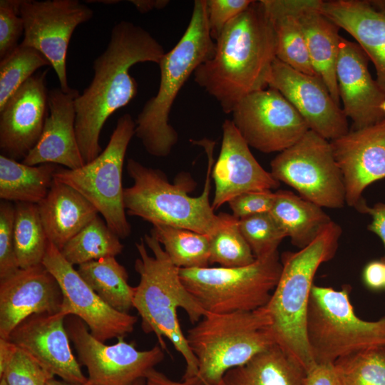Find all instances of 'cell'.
Instances as JSON below:
<instances>
[{"label": "cell", "mask_w": 385, "mask_h": 385, "mask_svg": "<svg viewBox=\"0 0 385 385\" xmlns=\"http://www.w3.org/2000/svg\"><path fill=\"white\" fill-rule=\"evenodd\" d=\"M135 125L130 114L121 115L108 145L97 158L77 169L58 168L53 176L55 180L72 187L86 197L120 239L131 232L123 203L122 174Z\"/></svg>", "instance_id": "10"}, {"label": "cell", "mask_w": 385, "mask_h": 385, "mask_svg": "<svg viewBox=\"0 0 385 385\" xmlns=\"http://www.w3.org/2000/svg\"><path fill=\"white\" fill-rule=\"evenodd\" d=\"M138 257L134 268L139 275L135 287L133 308L141 318L145 333H154L158 344L166 350L164 338L173 344L185 361L182 379L196 378L197 362L182 332L177 309H183L192 324L206 312L187 290L180 280L179 268L170 260L160 243L150 234H145L135 243Z\"/></svg>", "instance_id": "3"}, {"label": "cell", "mask_w": 385, "mask_h": 385, "mask_svg": "<svg viewBox=\"0 0 385 385\" xmlns=\"http://www.w3.org/2000/svg\"><path fill=\"white\" fill-rule=\"evenodd\" d=\"M46 385H88V383L86 384H74V383H70L65 381L63 380H57L54 378L50 379Z\"/></svg>", "instance_id": "50"}, {"label": "cell", "mask_w": 385, "mask_h": 385, "mask_svg": "<svg viewBox=\"0 0 385 385\" xmlns=\"http://www.w3.org/2000/svg\"><path fill=\"white\" fill-rule=\"evenodd\" d=\"M17 346L9 339L0 338V375L14 355Z\"/></svg>", "instance_id": "48"}, {"label": "cell", "mask_w": 385, "mask_h": 385, "mask_svg": "<svg viewBox=\"0 0 385 385\" xmlns=\"http://www.w3.org/2000/svg\"><path fill=\"white\" fill-rule=\"evenodd\" d=\"M238 226L255 258L277 252L286 234L270 212L238 219Z\"/></svg>", "instance_id": "38"}, {"label": "cell", "mask_w": 385, "mask_h": 385, "mask_svg": "<svg viewBox=\"0 0 385 385\" xmlns=\"http://www.w3.org/2000/svg\"><path fill=\"white\" fill-rule=\"evenodd\" d=\"M42 264L61 287L63 302L60 312L66 317L73 315L81 319L96 339L102 342L118 339L133 331L138 317L118 312L106 304L49 241Z\"/></svg>", "instance_id": "15"}, {"label": "cell", "mask_w": 385, "mask_h": 385, "mask_svg": "<svg viewBox=\"0 0 385 385\" xmlns=\"http://www.w3.org/2000/svg\"><path fill=\"white\" fill-rule=\"evenodd\" d=\"M79 94L74 88L68 92H64L60 87L48 91L49 114L39 140L21 161L23 163L28 165L52 163L71 170L85 164L75 128V101Z\"/></svg>", "instance_id": "23"}, {"label": "cell", "mask_w": 385, "mask_h": 385, "mask_svg": "<svg viewBox=\"0 0 385 385\" xmlns=\"http://www.w3.org/2000/svg\"><path fill=\"white\" fill-rule=\"evenodd\" d=\"M343 175L346 203L359 210L362 193L374 182L385 178V118L371 125L351 130L330 140Z\"/></svg>", "instance_id": "17"}, {"label": "cell", "mask_w": 385, "mask_h": 385, "mask_svg": "<svg viewBox=\"0 0 385 385\" xmlns=\"http://www.w3.org/2000/svg\"><path fill=\"white\" fill-rule=\"evenodd\" d=\"M133 4L138 11L142 14L147 13L154 9H162L168 3L166 0H131L129 1Z\"/></svg>", "instance_id": "49"}, {"label": "cell", "mask_w": 385, "mask_h": 385, "mask_svg": "<svg viewBox=\"0 0 385 385\" xmlns=\"http://www.w3.org/2000/svg\"><path fill=\"white\" fill-rule=\"evenodd\" d=\"M384 286H385V274H384Z\"/></svg>", "instance_id": "54"}, {"label": "cell", "mask_w": 385, "mask_h": 385, "mask_svg": "<svg viewBox=\"0 0 385 385\" xmlns=\"http://www.w3.org/2000/svg\"><path fill=\"white\" fill-rule=\"evenodd\" d=\"M385 263L380 260L369 262L363 270V280L370 289L378 291L384 286Z\"/></svg>", "instance_id": "46"}, {"label": "cell", "mask_w": 385, "mask_h": 385, "mask_svg": "<svg viewBox=\"0 0 385 385\" xmlns=\"http://www.w3.org/2000/svg\"><path fill=\"white\" fill-rule=\"evenodd\" d=\"M262 1L275 31L276 58L299 72L317 76L311 62L297 15L301 0H262Z\"/></svg>", "instance_id": "29"}, {"label": "cell", "mask_w": 385, "mask_h": 385, "mask_svg": "<svg viewBox=\"0 0 385 385\" xmlns=\"http://www.w3.org/2000/svg\"><path fill=\"white\" fill-rule=\"evenodd\" d=\"M77 271L88 286L114 309L128 313L133 308L135 287L128 284V272L115 257L80 265Z\"/></svg>", "instance_id": "31"}, {"label": "cell", "mask_w": 385, "mask_h": 385, "mask_svg": "<svg viewBox=\"0 0 385 385\" xmlns=\"http://www.w3.org/2000/svg\"><path fill=\"white\" fill-rule=\"evenodd\" d=\"M51 66L35 48L22 44L0 61V108L41 67Z\"/></svg>", "instance_id": "36"}, {"label": "cell", "mask_w": 385, "mask_h": 385, "mask_svg": "<svg viewBox=\"0 0 385 385\" xmlns=\"http://www.w3.org/2000/svg\"><path fill=\"white\" fill-rule=\"evenodd\" d=\"M63 294L54 276L41 263L19 268L0 279V338L34 314L61 311Z\"/></svg>", "instance_id": "20"}, {"label": "cell", "mask_w": 385, "mask_h": 385, "mask_svg": "<svg viewBox=\"0 0 385 385\" xmlns=\"http://www.w3.org/2000/svg\"><path fill=\"white\" fill-rule=\"evenodd\" d=\"M120 237L97 215L63 247V257L72 265H80L107 257H115L123 250Z\"/></svg>", "instance_id": "32"}, {"label": "cell", "mask_w": 385, "mask_h": 385, "mask_svg": "<svg viewBox=\"0 0 385 385\" xmlns=\"http://www.w3.org/2000/svg\"><path fill=\"white\" fill-rule=\"evenodd\" d=\"M53 378V374L18 347L0 375L7 385H46Z\"/></svg>", "instance_id": "39"}, {"label": "cell", "mask_w": 385, "mask_h": 385, "mask_svg": "<svg viewBox=\"0 0 385 385\" xmlns=\"http://www.w3.org/2000/svg\"><path fill=\"white\" fill-rule=\"evenodd\" d=\"M275 199L272 190L250 191L237 195L228 202L232 215L237 218L268 212Z\"/></svg>", "instance_id": "43"}, {"label": "cell", "mask_w": 385, "mask_h": 385, "mask_svg": "<svg viewBox=\"0 0 385 385\" xmlns=\"http://www.w3.org/2000/svg\"><path fill=\"white\" fill-rule=\"evenodd\" d=\"M231 113L247 145L265 153L286 150L309 130L295 108L269 87L245 96Z\"/></svg>", "instance_id": "13"}, {"label": "cell", "mask_w": 385, "mask_h": 385, "mask_svg": "<svg viewBox=\"0 0 385 385\" xmlns=\"http://www.w3.org/2000/svg\"><path fill=\"white\" fill-rule=\"evenodd\" d=\"M47 73L33 75L0 108L1 155L23 160L39 140L48 115Z\"/></svg>", "instance_id": "18"}, {"label": "cell", "mask_w": 385, "mask_h": 385, "mask_svg": "<svg viewBox=\"0 0 385 385\" xmlns=\"http://www.w3.org/2000/svg\"><path fill=\"white\" fill-rule=\"evenodd\" d=\"M359 212L371 216L372 222L368 225V230L380 237L385 249V202H378L372 207L365 203ZM381 260L385 263V253Z\"/></svg>", "instance_id": "45"}, {"label": "cell", "mask_w": 385, "mask_h": 385, "mask_svg": "<svg viewBox=\"0 0 385 385\" xmlns=\"http://www.w3.org/2000/svg\"><path fill=\"white\" fill-rule=\"evenodd\" d=\"M146 385H201L196 378L175 381L155 368L150 370L145 377Z\"/></svg>", "instance_id": "47"}, {"label": "cell", "mask_w": 385, "mask_h": 385, "mask_svg": "<svg viewBox=\"0 0 385 385\" xmlns=\"http://www.w3.org/2000/svg\"><path fill=\"white\" fill-rule=\"evenodd\" d=\"M132 385H146L145 378L138 379L135 381Z\"/></svg>", "instance_id": "51"}, {"label": "cell", "mask_w": 385, "mask_h": 385, "mask_svg": "<svg viewBox=\"0 0 385 385\" xmlns=\"http://www.w3.org/2000/svg\"><path fill=\"white\" fill-rule=\"evenodd\" d=\"M368 61L357 43L341 37L336 76L342 111L351 120L352 130L371 125L385 118L380 108L385 93L372 78Z\"/></svg>", "instance_id": "22"}, {"label": "cell", "mask_w": 385, "mask_h": 385, "mask_svg": "<svg viewBox=\"0 0 385 385\" xmlns=\"http://www.w3.org/2000/svg\"><path fill=\"white\" fill-rule=\"evenodd\" d=\"M306 370L277 344L228 370L218 385H305Z\"/></svg>", "instance_id": "27"}, {"label": "cell", "mask_w": 385, "mask_h": 385, "mask_svg": "<svg viewBox=\"0 0 385 385\" xmlns=\"http://www.w3.org/2000/svg\"><path fill=\"white\" fill-rule=\"evenodd\" d=\"M38 205L48 240L60 251L99 214L77 190L54 179L46 197Z\"/></svg>", "instance_id": "26"}, {"label": "cell", "mask_w": 385, "mask_h": 385, "mask_svg": "<svg viewBox=\"0 0 385 385\" xmlns=\"http://www.w3.org/2000/svg\"><path fill=\"white\" fill-rule=\"evenodd\" d=\"M14 244L18 264L24 269L41 264L48 240L41 222L38 204L16 202Z\"/></svg>", "instance_id": "34"}, {"label": "cell", "mask_w": 385, "mask_h": 385, "mask_svg": "<svg viewBox=\"0 0 385 385\" xmlns=\"http://www.w3.org/2000/svg\"><path fill=\"white\" fill-rule=\"evenodd\" d=\"M270 212L299 250L311 244L332 221L322 207L284 190L275 192Z\"/></svg>", "instance_id": "28"}, {"label": "cell", "mask_w": 385, "mask_h": 385, "mask_svg": "<svg viewBox=\"0 0 385 385\" xmlns=\"http://www.w3.org/2000/svg\"><path fill=\"white\" fill-rule=\"evenodd\" d=\"M256 258L238 226V219L210 236V264L220 267H237L247 266Z\"/></svg>", "instance_id": "37"}, {"label": "cell", "mask_w": 385, "mask_h": 385, "mask_svg": "<svg viewBox=\"0 0 385 385\" xmlns=\"http://www.w3.org/2000/svg\"><path fill=\"white\" fill-rule=\"evenodd\" d=\"M21 1H0V60L19 46V39L24 32V21L20 16Z\"/></svg>", "instance_id": "41"}, {"label": "cell", "mask_w": 385, "mask_h": 385, "mask_svg": "<svg viewBox=\"0 0 385 385\" xmlns=\"http://www.w3.org/2000/svg\"><path fill=\"white\" fill-rule=\"evenodd\" d=\"M252 2V0H206L207 23L212 39L216 40L225 26Z\"/></svg>", "instance_id": "42"}, {"label": "cell", "mask_w": 385, "mask_h": 385, "mask_svg": "<svg viewBox=\"0 0 385 385\" xmlns=\"http://www.w3.org/2000/svg\"><path fill=\"white\" fill-rule=\"evenodd\" d=\"M201 144L206 148L208 164L202 192L197 197L189 195L195 183L189 174L181 173L170 183L160 170L147 167L129 158L126 170L133 184L123 189L125 211L153 225H163L189 230L211 236L230 223L232 215H216L210 202L213 143Z\"/></svg>", "instance_id": "4"}, {"label": "cell", "mask_w": 385, "mask_h": 385, "mask_svg": "<svg viewBox=\"0 0 385 385\" xmlns=\"http://www.w3.org/2000/svg\"><path fill=\"white\" fill-rule=\"evenodd\" d=\"M349 286L313 285L307 313V336L316 364H334L344 356L385 346V315L376 321L357 317Z\"/></svg>", "instance_id": "8"}, {"label": "cell", "mask_w": 385, "mask_h": 385, "mask_svg": "<svg viewBox=\"0 0 385 385\" xmlns=\"http://www.w3.org/2000/svg\"><path fill=\"white\" fill-rule=\"evenodd\" d=\"M380 108L382 111V112L385 114V100L381 104Z\"/></svg>", "instance_id": "52"}, {"label": "cell", "mask_w": 385, "mask_h": 385, "mask_svg": "<svg viewBox=\"0 0 385 385\" xmlns=\"http://www.w3.org/2000/svg\"><path fill=\"white\" fill-rule=\"evenodd\" d=\"M277 38L262 0L230 21L215 40L212 58L194 72L195 83L231 113L245 96L268 87Z\"/></svg>", "instance_id": "2"}, {"label": "cell", "mask_w": 385, "mask_h": 385, "mask_svg": "<svg viewBox=\"0 0 385 385\" xmlns=\"http://www.w3.org/2000/svg\"><path fill=\"white\" fill-rule=\"evenodd\" d=\"M66 317L61 312L32 314L15 327L9 339L53 376L86 384L88 378L71 349Z\"/></svg>", "instance_id": "19"}, {"label": "cell", "mask_w": 385, "mask_h": 385, "mask_svg": "<svg viewBox=\"0 0 385 385\" xmlns=\"http://www.w3.org/2000/svg\"><path fill=\"white\" fill-rule=\"evenodd\" d=\"M266 307L249 312H206L185 336L201 385H218L228 370L276 344Z\"/></svg>", "instance_id": "7"}, {"label": "cell", "mask_w": 385, "mask_h": 385, "mask_svg": "<svg viewBox=\"0 0 385 385\" xmlns=\"http://www.w3.org/2000/svg\"><path fill=\"white\" fill-rule=\"evenodd\" d=\"M342 230L333 220L308 246L282 254L281 274L265 306L276 344L306 370L316 364L307 336V313L313 281L319 266L332 260Z\"/></svg>", "instance_id": "5"}, {"label": "cell", "mask_w": 385, "mask_h": 385, "mask_svg": "<svg viewBox=\"0 0 385 385\" xmlns=\"http://www.w3.org/2000/svg\"><path fill=\"white\" fill-rule=\"evenodd\" d=\"M150 234L163 245L170 260L177 267H208L210 236L163 225H153Z\"/></svg>", "instance_id": "33"}, {"label": "cell", "mask_w": 385, "mask_h": 385, "mask_svg": "<svg viewBox=\"0 0 385 385\" xmlns=\"http://www.w3.org/2000/svg\"><path fill=\"white\" fill-rule=\"evenodd\" d=\"M282 269L277 252L243 267L179 268V275L206 312L223 314L265 307Z\"/></svg>", "instance_id": "9"}, {"label": "cell", "mask_w": 385, "mask_h": 385, "mask_svg": "<svg viewBox=\"0 0 385 385\" xmlns=\"http://www.w3.org/2000/svg\"><path fill=\"white\" fill-rule=\"evenodd\" d=\"M15 207L11 202H0V279L16 272L20 267L16 257L14 225Z\"/></svg>", "instance_id": "40"}, {"label": "cell", "mask_w": 385, "mask_h": 385, "mask_svg": "<svg viewBox=\"0 0 385 385\" xmlns=\"http://www.w3.org/2000/svg\"><path fill=\"white\" fill-rule=\"evenodd\" d=\"M215 49L206 0H196L184 34L158 63L160 80L156 95L144 104L135 120V135L150 155L166 157L176 145L178 135L169 121L171 108L190 75L212 58Z\"/></svg>", "instance_id": "6"}, {"label": "cell", "mask_w": 385, "mask_h": 385, "mask_svg": "<svg viewBox=\"0 0 385 385\" xmlns=\"http://www.w3.org/2000/svg\"><path fill=\"white\" fill-rule=\"evenodd\" d=\"M322 0H301L298 18L314 69L340 106L336 65L341 37L339 27L322 14Z\"/></svg>", "instance_id": "25"}, {"label": "cell", "mask_w": 385, "mask_h": 385, "mask_svg": "<svg viewBox=\"0 0 385 385\" xmlns=\"http://www.w3.org/2000/svg\"><path fill=\"white\" fill-rule=\"evenodd\" d=\"M298 111L309 130L328 140L347 133V118L322 79L299 72L277 58L267 81Z\"/></svg>", "instance_id": "16"}, {"label": "cell", "mask_w": 385, "mask_h": 385, "mask_svg": "<svg viewBox=\"0 0 385 385\" xmlns=\"http://www.w3.org/2000/svg\"><path fill=\"white\" fill-rule=\"evenodd\" d=\"M270 167L277 180L322 208L338 209L346 203L343 175L330 140L313 130H309L296 143L279 153Z\"/></svg>", "instance_id": "11"}, {"label": "cell", "mask_w": 385, "mask_h": 385, "mask_svg": "<svg viewBox=\"0 0 385 385\" xmlns=\"http://www.w3.org/2000/svg\"><path fill=\"white\" fill-rule=\"evenodd\" d=\"M65 326L80 361L87 369L88 385H132L145 378L165 356L159 344L140 351L124 337L113 344H106L96 339L76 316L66 317Z\"/></svg>", "instance_id": "12"}, {"label": "cell", "mask_w": 385, "mask_h": 385, "mask_svg": "<svg viewBox=\"0 0 385 385\" xmlns=\"http://www.w3.org/2000/svg\"><path fill=\"white\" fill-rule=\"evenodd\" d=\"M305 385H342L333 364H316L306 373Z\"/></svg>", "instance_id": "44"}, {"label": "cell", "mask_w": 385, "mask_h": 385, "mask_svg": "<svg viewBox=\"0 0 385 385\" xmlns=\"http://www.w3.org/2000/svg\"><path fill=\"white\" fill-rule=\"evenodd\" d=\"M0 385H7L4 379H0Z\"/></svg>", "instance_id": "53"}, {"label": "cell", "mask_w": 385, "mask_h": 385, "mask_svg": "<svg viewBox=\"0 0 385 385\" xmlns=\"http://www.w3.org/2000/svg\"><path fill=\"white\" fill-rule=\"evenodd\" d=\"M162 45L140 26L120 21L112 29L105 51L93 63V76L76 98V133L85 164L103 151L99 143L108 118L137 95L138 83L130 74L136 63H159Z\"/></svg>", "instance_id": "1"}, {"label": "cell", "mask_w": 385, "mask_h": 385, "mask_svg": "<svg viewBox=\"0 0 385 385\" xmlns=\"http://www.w3.org/2000/svg\"><path fill=\"white\" fill-rule=\"evenodd\" d=\"M58 168L52 163L28 165L1 155V200L39 204L46 197Z\"/></svg>", "instance_id": "30"}, {"label": "cell", "mask_w": 385, "mask_h": 385, "mask_svg": "<svg viewBox=\"0 0 385 385\" xmlns=\"http://www.w3.org/2000/svg\"><path fill=\"white\" fill-rule=\"evenodd\" d=\"M333 365L342 385H385V346L344 356Z\"/></svg>", "instance_id": "35"}, {"label": "cell", "mask_w": 385, "mask_h": 385, "mask_svg": "<svg viewBox=\"0 0 385 385\" xmlns=\"http://www.w3.org/2000/svg\"><path fill=\"white\" fill-rule=\"evenodd\" d=\"M320 10L354 38L372 61L376 81L385 93V10L368 0L322 1Z\"/></svg>", "instance_id": "24"}, {"label": "cell", "mask_w": 385, "mask_h": 385, "mask_svg": "<svg viewBox=\"0 0 385 385\" xmlns=\"http://www.w3.org/2000/svg\"><path fill=\"white\" fill-rule=\"evenodd\" d=\"M20 16L24 26L21 44L43 54L56 72L60 88L68 92V44L76 28L93 17V10L78 0H22Z\"/></svg>", "instance_id": "14"}, {"label": "cell", "mask_w": 385, "mask_h": 385, "mask_svg": "<svg viewBox=\"0 0 385 385\" xmlns=\"http://www.w3.org/2000/svg\"><path fill=\"white\" fill-rule=\"evenodd\" d=\"M212 178L215 186L211 203L214 210L242 193L272 190L280 184L260 165L232 120L228 119L222 124V144Z\"/></svg>", "instance_id": "21"}]
</instances>
